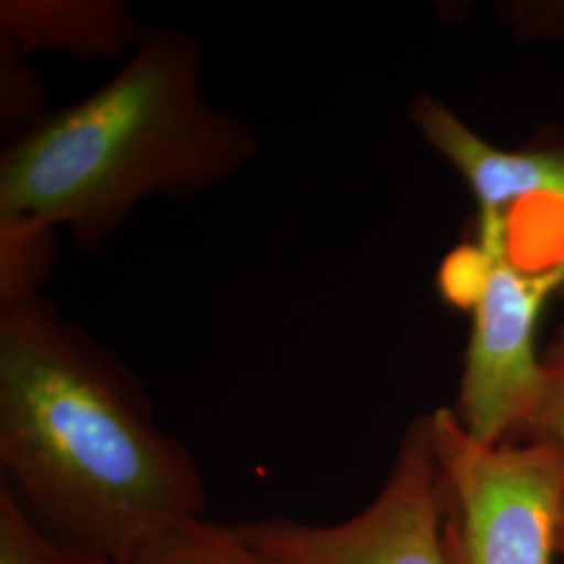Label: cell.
<instances>
[{
  "instance_id": "6da1fadb",
  "label": "cell",
  "mask_w": 564,
  "mask_h": 564,
  "mask_svg": "<svg viewBox=\"0 0 564 564\" xmlns=\"http://www.w3.org/2000/svg\"><path fill=\"white\" fill-rule=\"evenodd\" d=\"M0 466L44 529L107 563L205 510L139 379L41 295L0 305Z\"/></svg>"
},
{
  "instance_id": "9c48e42d",
  "label": "cell",
  "mask_w": 564,
  "mask_h": 564,
  "mask_svg": "<svg viewBox=\"0 0 564 564\" xmlns=\"http://www.w3.org/2000/svg\"><path fill=\"white\" fill-rule=\"evenodd\" d=\"M0 564H109L44 529L0 481Z\"/></svg>"
},
{
  "instance_id": "7a4b0ae2",
  "label": "cell",
  "mask_w": 564,
  "mask_h": 564,
  "mask_svg": "<svg viewBox=\"0 0 564 564\" xmlns=\"http://www.w3.org/2000/svg\"><path fill=\"white\" fill-rule=\"evenodd\" d=\"M260 139L202 93L184 32H142L88 99L23 130L0 160V220L65 226L97 251L151 197H195L239 176Z\"/></svg>"
},
{
  "instance_id": "30bf717a",
  "label": "cell",
  "mask_w": 564,
  "mask_h": 564,
  "mask_svg": "<svg viewBox=\"0 0 564 564\" xmlns=\"http://www.w3.org/2000/svg\"><path fill=\"white\" fill-rule=\"evenodd\" d=\"M53 230L32 220H0V305L39 295L53 260Z\"/></svg>"
},
{
  "instance_id": "4fadbf2b",
  "label": "cell",
  "mask_w": 564,
  "mask_h": 564,
  "mask_svg": "<svg viewBox=\"0 0 564 564\" xmlns=\"http://www.w3.org/2000/svg\"><path fill=\"white\" fill-rule=\"evenodd\" d=\"M46 97L34 69H30L21 55L2 44V126H15L18 121L36 111Z\"/></svg>"
},
{
  "instance_id": "5b68a950",
  "label": "cell",
  "mask_w": 564,
  "mask_h": 564,
  "mask_svg": "<svg viewBox=\"0 0 564 564\" xmlns=\"http://www.w3.org/2000/svg\"><path fill=\"white\" fill-rule=\"evenodd\" d=\"M564 284V270L524 272L498 260L484 300L473 312L458 402L464 431L481 444L523 435L542 391L538 324L547 297Z\"/></svg>"
},
{
  "instance_id": "277c9868",
  "label": "cell",
  "mask_w": 564,
  "mask_h": 564,
  "mask_svg": "<svg viewBox=\"0 0 564 564\" xmlns=\"http://www.w3.org/2000/svg\"><path fill=\"white\" fill-rule=\"evenodd\" d=\"M232 529L279 564H452L431 414L405 429L381 491L347 521L307 524L279 517Z\"/></svg>"
},
{
  "instance_id": "8fae6325",
  "label": "cell",
  "mask_w": 564,
  "mask_h": 564,
  "mask_svg": "<svg viewBox=\"0 0 564 564\" xmlns=\"http://www.w3.org/2000/svg\"><path fill=\"white\" fill-rule=\"evenodd\" d=\"M496 263L498 258L477 241L463 242L452 249L445 256L437 274V286L444 302L473 314L484 300Z\"/></svg>"
},
{
  "instance_id": "7c38bea8",
  "label": "cell",
  "mask_w": 564,
  "mask_h": 564,
  "mask_svg": "<svg viewBox=\"0 0 564 564\" xmlns=\"http://www.w3.org/2000/svg\"><path fill=\"white\" fill-rule=\"evenodd\" d=\"M544 381L535 410L524 426L527 442H544L564 452V324L558 326L544 356Z\"/></svg>"
},
{
  "instance_id": "8992f818",
  "label": "cell",
  "mask_w": 564,
  "mask_h": 564,
  "mask_svg": "<svg viewBox=\"0 0 564 564\" xmlns=\"http://www.w3.org/2000/svg\"><path fill=\"white\" fill-rule=\"evenodd\" d=\"M424 142L456 167L479 205L477 223H496L510 205L538 199L564 202V149L506 151L464 123L429 95L410 105Z\"/></svg>"
},
{
  "instance_id": "ba28073f",
  "label": "cell",
  "mask_w": 564,
  "mask_h": 564,
  "mask_svg": "<svg viewBox=\"0 0 564 564\" xmlns=\"http://www.w3.org/2000/svg\"><path fill=\"white\" fill-rule=\"evenodd\" d=\"M109 564H279L226 524L184 521Z\"/></svg>"
},
{
  "instance_id": "52a82bcc",
  "label": "cell",
  "mask_w": 564,
  "mask_h": 564,
  "mask_svg": "<svg viewBox=\"0 0 564 564\" xmlns=\"http://www.w3.org/2000/svg\"><path fill=\"white\" fill-rule=\"evenodd\" d=\"M0 34L20 55L61 51L84 61L113 57L142 36L121 0H2Z\"/></svg>"
},
{
  "instance_id": "3957f363",
  "label": "cell",
  "mask_w": 564,
  "mask_h": 564,
  "mask_svg": "<svg viewBox=\"0 0 564 564\" xmlns=\"http://www.w3.org/2000/svg\"><path fill=\"white\" fill-rule=\"evenodd\" d=\"M431 414L452 564H556L564 452L544 442L481 444L452 408Z\"/></svg>"
},
{
  "instance_id": "5bb4252c",
  "label": "cell",
  "mask_w": 564,
  "mask_h": 564,
  "mask_svg": "<svg viewBox=\"0 0 564 564\" xmlns=\"http://www.w3.org/2000/svg\"><path fill=\"white\" fill-rule=\"evenodd\" d=\"M510 23L527 36H564V2L514 4Z\"/></svg>"
},
{
  "instance_id": "9a60e30c",
  "label": "cell",
  "mask_w": 564,
  "mask_h": 564,
  "mask_svg": "<svg viewBox=\"0 0 564 564\" xmlns=\"http://www.w3.org/2000/svg\"><path fill=\"white\" fill-rule=\"evenodd\" d=\"M561 558L564 561V514H563V527H561Z\"/></svg>"
}]
</instances>
